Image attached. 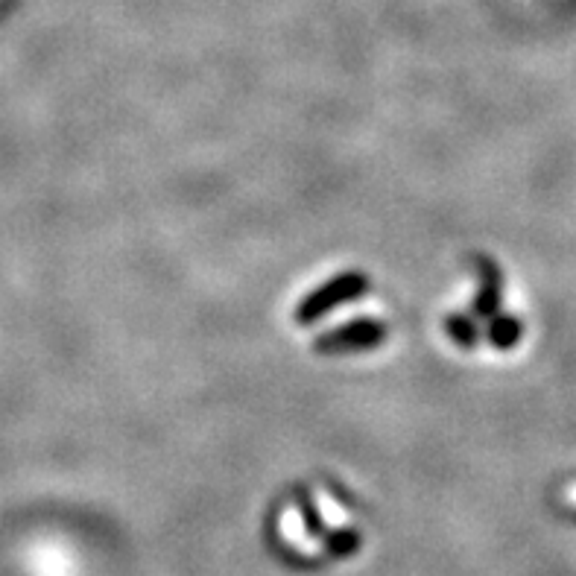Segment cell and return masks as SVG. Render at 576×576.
<instances>
[{"instance_id": "1", "label": "cell", "mask_w": 576, "mask_h": 576, "mask_svg": "<svg viewBox=\"0 0 576 576\" xmlns=\"http://www.w3.org/2000/svg\"><path fill=\"white\" fill-rule=\"evenodd\" d=\"M366 290V281L360 278V275H346V278H337V281H331L328 287H322L319 293H313L310 296V302L305 308L299 310V319H316L322 310L334 308V305H340V302H346V299H354L357 293H363Z\"/></svg>"}, {"instance_id": "2", "label": "cell", "mask_w": 576, "mask_h": 576, "mask_svg": "<svg viewBox=\"0 0 576 576\" xmlns=\"http://www.w3.org/2000/svg\"><path fill=\"white\" fill-rule=\"evenodd\" d=\"M381 337H384V331H381L378 325L363 322V325L346 328L343 334H337V337L328 340V343H334V346H369V343H375V340H381Z\"/></svg>"}, {"instance_id": "3", "label": "cell", "mask_w": 576, "mask_h": 576, "mask_svg": "<svg viewBox=\"0 0 576 576\" xmlns=\"http://www.w3.org/2000/svg\"><path fill=\"white\" fill-rule=\"evenodd\" d=\"M313 500H316V506H319V515H322V521H325L328 527H346L348 512H343V509H340V503L331 498L328 492L316 489V492H313Z\"/></svg>"}, {"instance_id": "4", "label": "cell", "mask_w": 576, "mask_h": 576, "mask_svg": "<svg viewBox=\"0 0 576 576\" xmlns=\"http://www.w3.org/2000/svg\"><path fill=\"white\" fill-rule=\"evenodd\" d=\"M515 337H518V325L509 322V319H500V325L495 328V340H498L500 346H509Z\"/></svg>"}]
</instances>
